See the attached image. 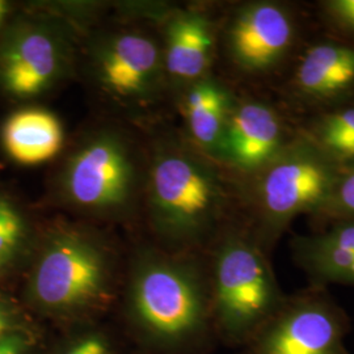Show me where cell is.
Returning <instances> with one entry per match:
<instances>
[{
	"label": "cell",
	"mask_w": 354,
	"mask_h": 354,
	"mask_svg": "<svg viewBox=\"0 0 354 354\" xmlns=\"http://www.w3.org/2000/svg\"><path fill=\"white\" fill-rule=\"evenodd\" d=\"M70 64L68 37L45 17L13 15L0 33V91L10 99L46 93L64 79Z\"/></svg>",
	"instance_id": "cell-7"
},
{
	"label": "cell",
	"mask_w": 354,
	"mask_h": 354,
	"mask_svg": "<svg viewBox=\"0 0 354 354\" xmlns=\"http://www.w3.org/2000/svg\"><path fill=\"white\" fill-rule=\"evenodd\" d=\"M292 252L317 286L354 285V221L335 222L319 235L297 236Z\"/></svg>",
	"instance_id": "cell-15"
},
{
	"label": "cell",
	"mask_w": 354,
	"mask_h": 354,
	"mask_svg": "<svg viewBox=\"0 0 354 354\" xmlns=\"http://www.w3.org/2000/svg\"><path fill=\"white\" fill-rule=\"evenodd\" d=\"M26 269L20 302L33 319L61 330L102 322L120 299L115 253L88 228H49Z\"/></svg>",
	"instance_id": "cell-2"
},
{
	"label": "cell",
	"mask_w": 354,
	"mask_h": 354,
	"mask_svg": "<svg viewBox=\"0 0 354 354\" xmlns=\"http://www.w3.org/2000/svg\"><path fill=\"white\" fill-rule=\"evenodd\" d=\"M64 140V127L58 117L37 106L13 112L0 129L3 150L17 165L49 162L62 150Z\"/></svg>",
	"instance_id": "cell-16"
},
{
	"label": "cell",
	"mask_w": 354,
	"mask_h": 354,
	"mask_svg": "<svg viewBox=\"0 0 354 354\" xmlns=\"http://www.w3.org/2000/svg\"><path fill=\"white\" fill-rule=\"evenodd\" d=\"M118 302L140 353L189 354L214 332L209 266L197 253L140 247Z\"/></svg>",
	"instance_id": "cell-1"
},
{
	"label": "cell",
	"mask_w": 354,
	"mask_h": 354,
	"mask_svg": "<svg viewBox=\"0 0 354 354\" xmlns=\"http://www.w3.org/2000/svg\"><path fill=\"white\" fill-rule=\"evenodd\" d=\"M36 327V320L28 314L20 301L0 292V342L16 332Z\"/></svg>",
	"instance_id": "cell-21"
},
{
	"label": "cell",
	"mask_w": 354,
	"mask_h": 354,
	"mask_svg": "<svg viewBox=\"0 0 354 354\" xmlns=\"http://www.w3.org/2000/svg\"><path fill=\"white\" fill-rule=\"evenodd\" d=\"M42 354H122V348L112 329L93 322L64 329Z\"/></svg>",
	"instance_id": "cell-19"
},
{
	"label": "cell",
	"mask_w": 354,
	"mask_h": 354,
	"mask_svg": "<svg viewBox=\"0 0 354 354\" xmlns=\"http://www.w3.org/2000/svg\"><path fill=\"white\" fill-rule=\"evenodd\" d=\"M13 16V6L7 0H0V33Z\"/></svg>",
	"instance_id": "cell-24"
},
{
	"label": "cell",
	"mask_w": 354,
	"mask_h": 354,
	"mask_svg": "<svg viewBox=\"0 0 354 354\" xmlns=\"http://www.w3.org/2000/svg\"><path fill=\"white\" fill-rule=\"evenodd\" d=\"M215 30L207 15L188 10L169 19L163 54L167 79L183 88L209 76L214 58Z\"/></svg>",
	"instance_id": "cell-13"
},
{
	"label": "cell",
	"mask_w": 354,
	"mask_h": 354,
	"mask_svg": "<svg viewBox=\"0 0 354 354\" xmlns=\"http://www.w3.org/2000/svg\"><path fill=\"white\" fill-rule=\"evenodd\" d=\"M322 8L333 26L354 36V0H328Z\"/></svg>",
	"instance_id": "cell-23"
},
{
	"label": "cell",
	"mask_w": 354,
	"mask_h": 354,
	"mask_svg": "<svg viewBox=\"0 0 354 354\" xmlns=\"http://www.w3.org/2000/svg\"><path fill=\"white\" fill-rule=\"evenodd\" d=\"M231 64L247 75H266L283 64L298 39V20L279 1H252L234 13L226 30Z\"/></svg>",
	"instance_id": "cell-9"
},
{
	"label": "cell",
	"mask_w": 354,
	"mask_h": 354,
	"mask_svg": "<svg viewBox=\"0 0 354 354\" xmlns=\"http://www.w3.org/2000/svg\"><path fill=\"white\" fill-rule=\"evenodd\" d=\"M290 92L313 106H339L354 93V44L320 41L297 61Z\"/></svg>",
	"instance_id": "cell-12"
},
{
	"label": "cell",
	"mask_w": 354,
	"mask_h": 354,
	"mask_svg": "<svg viewBox=\"0 0 354 354\" xmlns=\"http://www.w3.org/2000/svg\"><path fill=\"white\" fill-rule=\"evenodd\" d=\"M37 236L12 197L0 192V288L26 268Z\"/></svg>",
	"instance_id": "cell-17"
},
{
	"label": "cell",
	"mask_w": 354,
	"mask_h": 354,
	"mask_svg": "<svg viewBox=\"0 0 354 354\" xmlns=\"http://www.w3.org/2000/svg\"><path fill=\"white\" fill-rule=\"evenodd\" d=\"M91 68L106 93L136 104L152 102L167 79L158 44L136 32H118L99 38L91 51Z\"/></svg>",
	"instance_id": "cell-10"
},
{
	"label": "cell",
	"mask_w": 354,
	"mask_h": 354,
	"mask_svg": "<svg viewBox=\"0 0 354 354\" xmlns=\"http://www.w3.org/2000/svg\"><path fill=\"white\" fill-rule=\"evenodd\" d=\"M212 245L207 266L214 332L228 344L252 342L286 297L268 253L248 230L223 228Z\"/></svg>",
	"instance_id": "cell-4"
},
{
	"label": "cell",
	"mask_w": 354,
	"mask_h": 354,
	"mask_svg": "<svg viewBox=\"0 0 354 354\" xmlns=\"http://www.w3.org/2000/svg\"><path fill=\"white\" fill-rule=\"evenodd\" d=\"M295 133L272 104L259 99H236L228 120L219 163L244 177L252 176L289 145Z\"/></svg>",
	"instance_id": "cell-11"
},
{
	"label": "cell",
	"mask_w": 354,
	"mask_h": 354,
	"mask_svg": "<svg viewBox=\"0 0 354 354\" xmlns=\"http://www.w3.org/2000/svg\"><path fill=\"white\" fill-rule=\"evenodd\" d=\"M140 189V171L129 140L111 129L82 140L58 177V193L80 213L99 219H124Z\"/></svg>",
	"instance_id": "cell-6"
},
{
	"label": "cell",
	"mask_w": 354,
	"mask_h": 354,
	"mask_svg": "<svg viewBox=\"0 0 354 354\" xmlns=\"http://www.w3.org/2000/svg\"><path fill=\"white\" fill-rule=\"evenodd\" d=\"M301 131L336 165H354V105L322 112Z\"/></svg>",
	"instance_id": "cell-18"
},
{
	"label": "cell",
	"mask_w": 354,
	"mask_h": 354,
	"mask_svg": "<svg viewBox=\"0 0 354 354\" xmlns=\"http://www.w3.org/2000/svg\"><path fill=\"white\" fill-rule=\"evenodd\" d=\"M319 216L332 223L354 221V165L340 168L328 201Z\"/></svg>",
	"instance_id": "cell-20"
},
{
	"label": "cell",
	"mask_w": 354,
	"mask_h": 354,
	"mask_svg": "<svg viewBox=\"0 0 354 354\" xmlns=\"http://www.w3.org/2000/svg\"><path fill=\"white\" fill-rule=\"evenodd\" d=\"M345 322L320 291L286 298L253 339V354H346Z\"/></svg>",
	"instance_id": "cell-8"
},
{
	"label": "cell",
	"mask_w": 354,
	"mask_h": 354,
	"mask_svg": "<svg viewBox=\"0 0 354 354\" xmlns=\"http://www.w3.org/2000/svg\"><path fill=\"white\" fill-rule=\"evenodd\" d=\"M44 349L38 327L16 332L0 342V354H42Z\"/></svg>",
	"instance_id": "cell-22"
},
{
	"label": "cell",
	"mask_w": 354,
	"mask_h": 354,
	"mask_svg": "<svg viewBox=\"0 0 354 354\" xmlns=\"http://www.w3.org/2000/svg\"><path fill=\"white\" fill-rule=\"evenodd\" d=\"M340 168L298 130L272 162L245 177L248 231L264 252H270L298 215H320Z\"/></svg>",
	"instance_id": "cell-5"
},
{
	"label": "cell",
	"mask_w": 354,
	"mask_h": 354,
	"mask_svg": "<svg viewBox=\"0 0 354 354\" xmlns=\"http://www.w3.org/2000/svg\"><path fill=\"white\" fill-rule=\"evenodd\" d=\"M235 100L231 91L210 75L185 88L183 111L190 142L218 163Z\"/></svg>",
	"instance_id": "cell-14"
},
{
	"label": "cell",
	"mask_w": 354,
	"mask_h": 354,
	"mask_svg": "<svg viewBox=\"0 0 354 354\" xmlns=\"http://www.w3.org/2000/svg\"><path fill=\"white\" fill-rule=\"evenodd\" d=\"M216 163L192 143L169 140L156 146L147 172V209L165 251L197 253L222 232L231 193Z\"/></svg>",
	"instance_id": "cell-3"
}]
</instances>
